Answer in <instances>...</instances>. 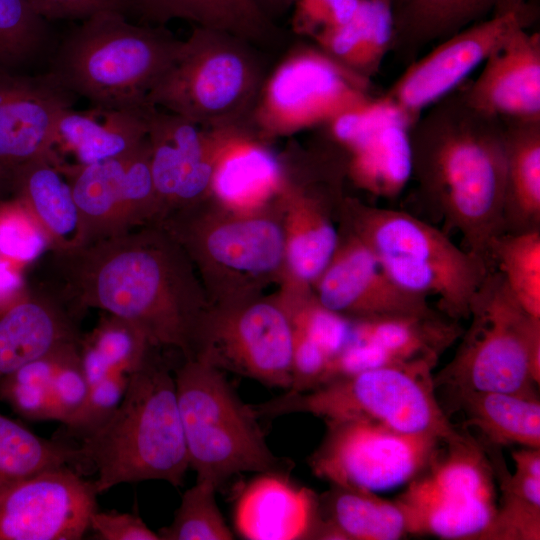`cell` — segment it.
I'll list each match as a JSON object with an SVG mask.
<instances>
[{"label": "cell", "instance_id": "1", "mask_svg": "<svg viewBox=\"0 0 540 540\" xmlns=\"http://www.w3.org/2000/svg\"><path fill=\"white\" fill-rule=\"evenodd\" d=\"M50 256L53 286L81 312L100 309L133 325L154 348L191 358L207 305L189 256L160 224Z\"/></svg>", "mask_w": 540, "mask_h": 540}, {"label": "cell", "instance_id": "2", "mask_svg": "<svg viewBox=\"0 0 540 540\" xmlns=\"http://www.w3.org/2000/svg\"><path fill=\"white\" fill-rule=\"evenodd\" d=\"M409 139L418 198L493 268L492 246L505 233L503 120L469 105L458 87L415 120Z\"/></svg>", "mask_w": 540, "mask_h": 540}, {"label": "cell", "instance_id": "3", "mask_svg": "<svg viewBox=\"0 0 540 540\" xmlns=\"http://www.w3.org/2000/svg\"><path fill=\"white\" fill-rule=\"evenodd\" d=\"M102 494L121 483L146 480L183 485L189 466L174 376L152 353L130 374L112 415L77 444Z\"/></svg>", "mask_w": 540, "mask_h": 540}, {"label": "cell", "instance_id": "4", "mask_svg": "<svg viewBox=\"0 0 540 540\" xmlns=\"http://www.w3.org/2000/svg\"><path fill=\"white\" fill-rule=\"evenodd\" d=\"M182 42L164 26L134 24L123 13L100 12L63 37L50 53L47 71L91 105L149 107L150 93Z\"/></svg>", "mask_w": 540, "mask_h": 540}, {"label": "cell", "instance_id": "5", "mask_svg": "<svg viewBox=\"0 0 540 540\" xmlns=\"http://www.w3.org/2000/svg\"><path fill=\"white\" fill-rule=\"evenodd\" d=\"M342 228L358 238L399 286L438 299L448 318L468 320L472 299L490 270L432 224L408 212L344 198Z\"/></svg>", "mask_w": 540, "mask_h": 540}, {"label": "cell", "instance_id": "6", "mask_svg": "<svg viewBox=\"0 0 540 540\" xmlns=\"http://www.w3.org/2000/svg\"><path fill=\"white\" fill-rule=\"evenodd\" d=\"M437 361L416 359L382 366L289 392L253 406L258 417L309 413L325 421L364 419L410 434H432L443 441L458 431L441 407L432 373Z\"/></svg>", "mask_w": 540, "mask_h": 540}, {"label": "cell", "instance_id": "7", "mask_svg": "<svg viewBox=\"0 0 540 540\" xmlns=\"http://www.w3.org/2000/svg\"><path fill=\"white\" fill-rule=\"evenodd\" d=\"M470 325L451 361L434 375L452 395L508 392L536 395L540 384V318L528 314L493 267L476 291Z\"/></svg>", "mask_w": 540, "mask_h": 540}, {"label": "cell", "instance_id": "8", "mask_svg": "<svg viewBox=\"0 0 540 540\" xmlns=\"http://www.w3.org/2000/svg\"><path fill=\"white\" fill-rule=\"evenodd\" d=\"M174 379L189 466L197 480L218 488L236 474L291 467L272 453L253 406L239 398L221 370L185 359Z\"/></svg>", "mask_w": 540, "mask_h": 540}, {"label": "cell", "instance_id": "9", "mask_svg": "<svg viewBox=\"0 0 540 540\" xmlns=\"http://www.w3.org/2000/svg\"><path fill=\"white\" fill-rule=\"evenodd\" d=\"M255 47L194 26L148 103L206 127L247 124L267 75Z\"/></svg>", "mask_w": 540, "mask_h": 540}, {"label": "cell", "instance_id": "10", "mask_svg": "<svg viewBox=\"0 0 540 540\" xmlns=\"http://www.w3.org/2000/svg\"><path fill=\"white\" fill-rule=\"evenodd\" d=\"M496 478L482 444L468 432L442 441L395 499L408 535L484 540L498 507Z\"/></svg>", "mask_w": 540, "mask_h": 540}, {"label": "cell", "instance_id": "11", "mask_svg": "<svg viewBox=\"0 0 540 540\" xmlns=\"http://www.w3.org/2000/svg\"><path fill=\"white\" fill-rule=\"evenodd\" d=\"M372 98L371 80L314 43L300 44L266 75L247 124L269 141L327 125Z\"/></svg>", "mask_w": 540, "mask_h": 540}, {"label": "cell", "instance_id": "12", "mask_svg": "<svg viewBox=\"0 0 540 540\" xmlns=\"http://www.w3.org/2000/svg\"><path fill=\"white\" fill-rule=\"evenodd\" d=\"M293 327L284 305L236 298L206 306L197 323L192 358L269 387L291 385Z\"/></svg>", "mask_w": 540, "mask_h": 540}, {"label": "cell", "instance_id": "13", "mask_svg": "<svg viewBox=\"0 0 540 540\" xmlns=\"http://www.w3.org/2000/svg\"><path fill=\"white\" fill-rule=\"evenodd\" d=\"M325 424V435L308 458L312 473L332 485L371 492L407 484L443 441L432 434L403 433L364 419Z\"/></svg>", "mask_w": 540, "mask_h": 540}, {"label": "cell", "instance_id": "14", "mask_svg": "<svg viewBox=\"0 0 540 540\" xmlns=\"http://www.w3.org/2000/svg\"><path fill=\"white\" fill-rule=\"evenodd\" d=\"M55 162L72 188L82 246L159 221L147 138L114 159L85 165Z\"/></svg>", "mask_w": 540, "mask_h": 540}, {"label": "cell", "instance_id": "15", "mask_svg": "<svg viewBox=\"0 0 540 540\" xmlns=\"http://www.w3.org/2000/svg\"><path fill=\"white\" fill-rule=\"evenodd\" d=\"M536 18L534 6L474 23L441 40L381 95L411 125L432 104L464 84L467 77L520 28Z\"/></svg>", "mask_w": 540, "mask_h": 540}, {"label": "cell", "instance_id": "16", "mask_svg": "<svg viewBox=\"0 0 540 540\" xmlns=\"http://www.w3.org/2000/svg\"><path fill=\"white\" fill-rule=\"evenodd\" d=\"M201 272L214 264L236 277L264 278L285 258L286 238L279 223L262 216L212 222L201 204L175 210L159 223Z\"/></svg>", "mask_w": 540, "mask_h": 540}, {"label": "cell", "instance_id": "17", "mask_svg": "<svg viewBox=\"0 0 540 540\" xmlns=\"http://www.w3.org/2000/svg\"><path fill=\"white\" fill-rule=\"evenodd\" d=\"M93 481L63 466L0 491V540H79L97 510Z\"/></svg>", "mask_w": 540, "mask_h": 540}, {"label": "cell", "instance_id": "18", "mask_svg": "<svg viewBox=\"0 0 540 540\" xmlns=\"http://www.w3.org/2000/svg\"><path fill=\"white\" fill-rule=\"evenodd\" d=\"M332 139L346 153V173L360 188L397 196L411 179V123L381 96L329 122Z\"/></svg>", "mask_w": 540, "mask_h": 540}, {"label": "cell", "instance_id": "19", "mask_svg": "<svg viewBox=\"0 0 540 540\" xmlns=\"http://www.w3.org/2000/svg\"><path fill=\"white\" fill-rule=\"evenodd\" d=\"M314 284L317 300L351 321L436 313L427 296L394 282L373 253L344 228L339 230L329 264Z\"/></svg>", "mask_w": 540, "mask_h": 540}, {"label": "cell", "instance_id": "20", "mask_svg": "<svg viewBox=\"0 0 540 540\" xmlns=\"http://www.w3.org/2000/svg\"><path fill=\"white\" fill-rule=\"evenodd\" d=\"M77 96L52 73L28 75L0 66V189L16 173L52 152L55 125Z\"/></svg>", "mask_w": 540, "mask_h": 540}, {"label": "cell", "instance_id": "21", "mask_svg": "<svg viewBox=\"0 0 540 540\" xmlns=\"http://www.w3.org/2000/svg\"><path fill=\"white\" fill-rule=\"evenodd\" d=\"M219 128L151 109L147 140L160 220L170 212L202 202L209 194Z\"/></svg>", "mask_w": 540, "mask_h": 540}, {"label": "cell", "instance_id": "22", "mask_svg": "<svg viewBox=\"0 0 540 540\" xmlns=\"http://www.w3.org/2000/svg\"><path fill=\"white\" fill-rule=\"evenodd\" d=\"M78 310L52 286L26 290L0 305V378L81 340Z\"/></svg>", "mask_w": 540, "mask_h": 540}, {"label": "cell", "instance_id": "23", "mask_svg": "<svg viewBox=\"0 0 540 540\" xmlns=\"http://www.w3.org/2000/svg\"><path fill=\"white\" fill-rule=\"evenodd\" d=\"M475 109L499 118L540 119V34L520 28L460 87Z\"/></svg>", "mask_w": 540, "mask_h": 540}, {"label": "cell", "instance_id": "24", "mask_svg": "<svg viewBox=\"0 0 540 540\" xmlns=\"http://www.w3.org/2000/svg\"><path fill=\"white\" fill-rule=\"evenodd\" d=\"M233 517L243 539L312 540L321 520L319 495L286 471L258 473L239 492Z\"/></svg>", "mask_w": 540, "mask_h": 540}, {"label": "cell", "instance_id": "25", "mask_svg": "<svg viewBox=\"0 0 540 540\" xmlns=\"http://www.w3.org/2000/svg\"><path fill=\"white\" fill-rule=\"evenodd\" d=\"M88 390L80 342L63 346L0 378V399L18 415L31 421L54 420L64 426L80 411Z\"/></svg>", "mask_w": 540, "mask_h": 540}, {"label": "cell", "instance_id": "26", "mask_svg": "<svg viewBox=\"0 0 540 540\" xmlns=\"http://www.w3.org/2000/svg\"><path fill=\"white\" fill-rule=\"evenodd\" d=\"M265 142L248 124L220 127L209 194L237 210L256 208L282 195L288 181Z\"/></svg>", "mask_w": 540, "mask_h": 540}, {"label": "cell", "instance_id": "27", "mask_svg": "<svg viewBox=\"0 0 540 540\" xmlns=\"http://www.w3.org/2000/svg\"><path fill=\"white\" fill-rule=\"evenodd\" d=\"M152 108H68L55 125L52 152L57 159L71 156L73 164L82 165L126 155L146 140Z\"/></svg>", "mask_w": 540, "mask_h": 540}, {"label": "cell", "instance_id": "28", "mask_svg": "<svg viewBox=\"0 0 540 540\" xmlns=\"http://www.w3.org/2000/svg\"><path fill=\"white\" fill-rule=\"evenodd\" d=\"M529 5V0H394L390 52L409 64L432 43L474 23Z\"/></svg>", "mask_w": 540, "mask_h": 540}, {"label": "cell", "instance_id": "29", "mask_svg": "<svg viewBox=\"0 0 540 540\" xmlns=\"http://www.w3.org/2000/svg\"><path fill=\"white\" fill-rule=\"evenodd\" d=\"M9 189L44 233L49 251L63 252L82 246L72 188L52 152L24 165Z\"/></svg>", "mask_w": 540, "mask_h": 540}, {"label": "cell", "instance_id": "30", "mask_svg": "<svg viewBox=\"0 0 540 540\" xmlns=\"http://www.w3.org/2000/svg\"><path fill=\"white\" fill-rule=\"evenodd\" d=\"M318 540H398L408 535L395 500L362 489L330 484L319 495Z\"/></svg>", "mask_w": 540, "mask_h": 540}, {"label": "cell", "instance_id": "31", "mask_svg": "<svg viewBox=\"0 0 540 540\" xmlns=\"http://www.w3.org/2000/svg\"><path fill=\"white\" fill-rule=\"evenodd\" d=\"M132 14L164 26L184 20L238 36L255 46H271L281 38L273 20L254 0H130Z\"/></svg>", "mask_w": 540, "mask_h": 540}, {"label": "cell", "instance_id": "32", "mask_svg": "<svg viewBox=\"0 0 540 540\" xmlns=\"http://www.w3.org/2000/svg\"><path fill=\"white\" fill-rule=\"evenodd\" d=\"M505 139V233L540 230V119L501 118Z\"/></svg>", "mask_w": 540, "mask_h": 540}, {"label": "cell", "instance_id": "33", "mask_svg": "<svg viewBox=\"0 0 540 540\" xmlns=\"http://www.w3.org/2000/svg\"><path fill=\"white\" fill-rule=\"evenodd\" d=\"M452 396L465 416L463 426L479 432L482 444L540 448L538 394L469 391Z\"/></svg>", "mask_w": 540, "mask_h": 540}, {"label": "cell", "instance_id": "34", "mask_svg": "<svg viewBox=\"0 0 540 540\" xmlns=\"http://www.w3.org/2000/svg\"><path fill=\"white\" fill-rule=\"evenodd\" d=\"M393 35L392 1L361 0L350 20L318 35L312 43L371 80L391 51Z\"/></svg>", "mask_w": 540, "mask_h": 540}, {"label": "cell", "instance_id": "35", "mask_svg": "<svg viewBox=\"0 0 540 540\" xmlns=\"http://www.w3.org/2000/svg\"><path fill=\"white\" fill-rule=\"evenodd\" d=\"M295 196L298 223L286 242L285 258L294 276L309 284L322 274L337 248L339 230L331 214L339 212V201L320 189L297 190Z\"/></svg>", "mask_w": 540, "mask_h": 540}, {"label": "cell", "instance_id": "36", "mask_svg": "<svg viewBox=\"0 0 540 540\" xmlns=\"http://www.w3.org/2000/svg\"><path fill=\"white\" fill-rule=\"evenodd\" d=\"M353 339L380 345L404 361H437L443 352L459 340L463 328L459 321L439 313L399 316L368 321H353Z\"/></svg>", "mask_w": 540, "mask_h": 540}, {"label": "cell", "instance_id": "37", "mask_svg": "<svg viewBox=\"0 0 540 540\" xmlns=\"http://www.w3.org/2000/svg\"><path fill=\"white\" fill-rule=\"evenodd\" d=\"M63 466L87 471L78 446L60 437L42 438L0 413V491L41 472Z\"/></svg>", "mask_w": 540, "mask_h": 540}, {"label": "cell", "instance_id": "38", "mask_svg": "<svg viewBox=\"0 0 540 540\" xmlns=\"http://www.w3.org/2000/svg\"><path fill=\"white\" fill-rule=\"evenodd\" d=\"M156 349L133 325L107 313L81 337L80 358L88 386L113 375H130Z\"/></svg>", "mask_w": 540, "mask_h": 540}, {"label": "cell", "instance_id": "39", "mask_svg": "<svg viewBox=\"0 0 540 540\" xmlns=\"http://www.w3.org/2000/svg\"><path fill=\"white\" fill-rule=\"evenodd\" d=\"M500 490L497 513L484 540L540 539V479L510 474L500 447L483 445Z\"/></svg>", "mask_w": 540, "mask_h": 540}, {"label": "cell", "instance_id": "40", "mask_svg": "<svg viewBox=\"0 0 540 540\" xmlns=\"http://www.w3.org/2000/svg\"><path fill=\"white\" fill-rule=\"evenodd\" d=\"M491 259L522 308L540 318V230L504 233L494 242Z\"/></svg>", "mask_w": 540, "mask_h": 540}, {"label": "cell", "instance_id": "41", "mask_svg": "<svg viewBox=\"0 0 540 540\" xmlns=\"http://www.w3.org/2000/svg\"><path fill=\"white\" fill-rule=\"evenodd\" d=\"M49 23L27 0H0V66L18 70L50 52Z\"/></svg>", "mask_w": 540, "mask_h": 540}, {"label": "cell", "instance_id": "42", "mask_svg": "<svg viewBox=\"0 0 540 540\" xmlns=\"http://www.w3.org/2000/svg\"><path fill=\"white\" fill-rule=\"evenodd\" d=\"M217 487L197 480L187 489L170 525L158 531L160 540H232L234 534L216 502Z\"/></svg>", "mask_w": 540, "mask_h": 540}, {"label": "cell", "instance_id": "43", "mask_svg": "<svg viewBox=\"0 0 540 540\" xmlns=\"http://www.w3.org/2000/svg\"><path fill=\"white\" fill-rule=\"evenodd\" d=\"M292 327L316 342L330 358L353 340V321L324 307L315 296H305L296 309L284 305Z\"/></svg>", "mask_w": 540, "mask_h": 540}, {"label": "cell", "instance_id": "44", "mask_svg": "<svg viewBox=\"0 0 540 540\" xmlns=\"http://www.w3.org/2000/svg\"><path fill=\"white\" fill-rule=\"evenodd\" d=\"M48 241L20 200L0 199V253L18 260H30Z\"/></svg>", "mask_w": 540, "mask_h": 540}, {"label": "cell", "instance_id": "45", "mask_svg": "<svg viewBox=\"0 0 540 540\" xmlns=\"http://www.w3.org/2000/svg\"><path fill=\"white\" fill-rule=\"evenodd\" d=\"M130 375H113L89 387L86 400L65 435L79 440L104 423L120 404Z\"/></svg>", "mask_w": 540, "mask_h": 540}, {"label": "cell", "instance_id": "46", "mask_svg": "<svg viewBox=\"0 0 540 540\" xmlns=\"http://www.w3.org/2000/svg\"><path fill=\"white\" fill-rule=\"evenodd\" d=\"M361 0H293L291 28L311 41L352 18Z\"/></svg>", "mask_w": 540, "mask_h": 540}, {"label": "cell", "instance_id": "47", "mask_svg": "<svg viewBox=\"0 0 540 540\" xmlns=\"http://www.w3.org/2000/svg\"><path fill=\"white\" fill-rule=\"evenodd\" d=\"M403 361L376 343L353 339L340 352L330 358L320 385L334 379Z\"/></svg>", "mask_w": 540, "mask_h": 540}, {"label": "cell", "instance_id": "48", "mask_svg": "<svg viewBox=\"0 0 540 540\" xmlns=\"http://www.w3.org/2000/svg\"><path fill=\"white\" fill-rule=\"evenodd\" d=\"M289 392H304L320 385L330 356L312 339L293 328Z\"/></svg>", "mask_w": 540, "mask_h": 540}, {"label": "cell", "instance_id": "49", "mask_svg": "<svg viewBox=\"0 0 540 540\" xmlns=\"http://www.w3.org/2000/svg\"><path fill=\"white\" fill-rule=\"evenodd\" d=\"M46 21H83L97 13L116 11L132 14L130 0H27Z\"/></svg>", "mask_w": 540, "mask_h": 540}, {"label": "cell", "instance_id": "50", "mask_svg": "<svg viewBox=\"0 0 540 540\" xmlns=\"http://www.w3.org/2000/svg\"><path fill=\"white\" fill-rule=\"evenodd\" d=\"M89 529L100 540H160L158 533L132 513L96 510L90 517Z\"/></svg>", "mask_w": 540, "mask_h": 540}, {"label": "cell", "instance_id": "51", "mask_svg": "<svg viewBox=\"0 0 540 540\" xmlns=\"http://www.w3.org/2000/svg\"><path fill=\"white\" fill-rule=\"evenodd\" d=\"M516 471L540 479V448L522 447L512 452Z\"/></svg>", "mask_w": 540, "mask_h": 540}, {"label": "cell", "instance_id": "52", "mask_svg": "<svg viewBox=\"0 0 540 540\" xmlns=\"http://www.w3.org/2000/svg\"><path fill=\"white\" fill-rule=\"evenodd\" d=\"M262 12L271 20L291 8L293 0H254Z\"/></svg>", "mask_w": 540, "mask_h": 540}, {"label": "cell", "instance_id": "53", "mask_svg": "<svg viewBox=\"0 0 540 540\" xmlns=\"http://www.w3.org/2000/svg\"><path fill=\"white\" fill-rule=\"evenodd\" d=\"M1 191H2V190L0 189V198H1Z\"/></svg>", "mask_w": 540, "mask_h": 540}, {"label": "cell", "instance_id": "54", "mask_svg": "<svg viewBox=\"0 0 540 540\" xmlns=\"http://www.w3.org/2000/svg\"><path fill=\"white\" fill-rule=\"evenodd\" d=\"M391 1H392V4H393V1H394V0H391Z\"/></svg>", "mask_w": 540, "mask_h": 540}]
</instances>
